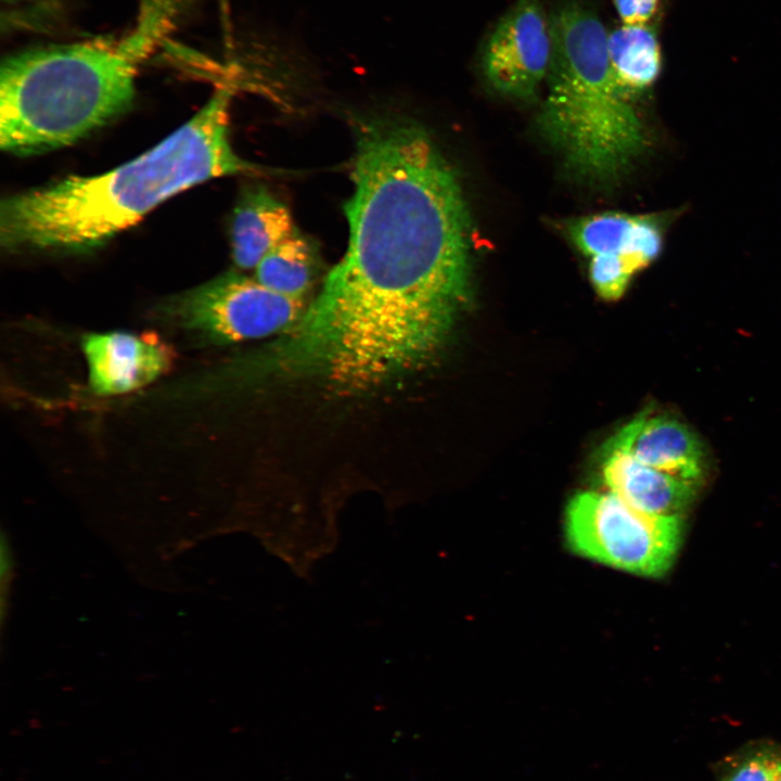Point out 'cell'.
Masks as SVG:
<instances>
[{
    "label": "cell",
    "mask_w": 781,
    "mask_h": 781,
    "mask_svg": "<svg viewBox=\"0 0 781 781\" xmlns=\"http://www.w3.org/2000/svg\"><path fill=\"white\" fill-rule=\"evenodd\" d=\"M609 56L619 91L639 93L650 88L662 68L658 37L651 24H622L609 33Z\"/></svg>",
    "instance_id": "cell-13"
},
{
    "label": "cell",
    "mask_w": 781,
    "mask_h": 781,
    "mask_svg": "<svg viewBox=\"0 0 781 781\" xmlns=\"http://www.w3.org/2000/svg\"><path fill=\"white\" fill-rule=\"evenodd\" d=\"M548 79L616 85L609 56V31L589 7L568 1L549 17Z\"/></svg>",
    "instance_id": "cell-8"
},
{
    "label": "cell",
    "mask_w": 781,
    "mask_h": 781,
    "mask_svg": "<svg viewBox=\"0 0 781 781\" xmlns=\"http://www.w3.org/2000/svg\"><path fill=\"white\" fill-rule=\"evenodd\" d=\"M347 249L266 348L280 377L366 389L423 364L470 297L471 220L458 177L414 123H357Z\"/></svg>",
    "instance_id": "cell-1"
},
{
    "label": "cell",
    "mask_w": 781,
    "mask_h": 781,
    "mask_svg": "<svg viewBox=\"0 0 781 781\" xmlns=\"http://www.w3.org/2000/svg\"><path fill=\"white\" fill-rule=\"evenodd\" d=\"M319 270L316 245L296 231L260 260L254 278L277 293L304 299Z\"/></svg>",
    "instance_id": "cell-14"
},
{
    "label": "cell",
    "mask_w": 781,
    "mask_h": 781,
    "mask_svg": "<svg viewBox=\"0 0 781 781\" xmlns=\"http://www.w3.org/2000/svg\"><path fill=\"white\" fill-rule=\"evenodd\" d=\"M661 0H613L622 24H650L660 8Z\"/></svg>",
    "instance_id": "cell-16"
},
{
    "label": "cell",
    "mask_w": 781,
    "mask_h": 781,
    "mask_svg": "<svg viewBox=\"0 0 781 781\" xmlns=\"http://www.w3.org/2000/svg\"><path fill=\"white\" fill-rule=\"evenodd\" d=\"M550 60V21L541 1L516 0L489 34L482 68L496 91L526 100L548 77Z\"/></svg>",
    "instance_id": "cell-6"
},
{
    "label": "cell",
    "mask_w": 781,
    "mask_h": 781,
    "mask_svg": "<svg viewBox=\"0 0 781 781\" xmlns=\"http://www.w3.org/2000/svg\"><path fill=\"white\" fill-rule=\"evenodd\" d=\"M3 1H7V2H16V1H20V0H3Z\"/></svg>",
    "instance_id": "cell-18"
},
{
    "label": "cell",
    "mask_w": 781,
    "mask_h": 781,
    "mask_svg": "<svg viewBox=\"0 0 781 781\" xmlns=\"http://www.w3.org/2000/svg\"><path fill=\"white\" fill-rule=\"evenodd\" d=\"M296 232L287 206L268 190H245L231 219V254L238 269L257 267L277 245Z\"/></svg>",
    "instance_id": "cell-12"
},
{
    "label": "cell",
    "mask_w": 781,
    "mask_h": 781,
    "mask_svg": "<svg viewBox=\"0 0 781 781\" xmlns=\"http://www.w3.org/2000/svg\"><path fill=\"white\" fill-rule=\"evenodd\" d=\"M623 451L654 469L695 483L702 449L693 433L675 418L641 413L620 428L604 451Z\"/></svg>",
    "instance_id": "cell-9"
},
{
    "label": "cell",
    "mask_w": 781,
    "mask_h": 781,
    "mask_svg": "<svg viewBox=\"0 0 781 781\" xmlns=\"http://www.w3.org/2000/svg\"><path fill=\"white\" fill-rule=\"evenodd\" d=\"M567 233L586 256L615 255L638 270L650 265L662 248L658 223L651 217L604 212L573 220Z\"/></svg>",
    "instance_id": "cell-10"
},
{
    "label": "cell",
    "mask_w": 781,
    "mask_h": 781,
    "mask_svg": "<svg viewBox=\"0 0 781 781\" xmlns=\"http://www.w3.org/2000/svg\"><path fill=\"white\" fill-rule=\"evenodd\" d=\"M638 269L615 255L589 257V277L597 293L606 300L619 298Z\"/></svg>",
    "instance_id": "cell-15"
},
{
    "label": "cell",
    "mask_w": 781,
    "mask_h": 781,
    "mask_svg": "<svg viewBox=\"0 0 781 781\" xmlns=\"http://www.w3.org/2000/svg\"><path fill=\"white\" fill-rule=\"evenodd\" d=\"M773 781H781V763H780V765H779V767H778V769H777V772H776V776H774V780H773Z\"/></svg>",
    "instance_id": "cell-17"
},
{
    "label": "cell",
    "mask_w": 781,
    "mask_h": 781,
    "mask_svg": "<svg viewBox=\"0 0 781 781\" xmlns=\"http://www.w3.org/2000/svg\"><path fill=\"white\" fill-rule=\"evenodd\" d=\"M305 300L277 293L240 272L229 271L166 299V320L213 344L284 333L303 316Z\"/></svg>",
    "instance_id": "cell-5"
},
{
    "label": "cell",
    "mask_w": 781,
    "mask_h": 781,
    "mask_svg": "<svg viewBox=\"0 0 781 781\" xmlns=\"http://www.w3.org/2000/svg\"><path fill=\"white\" fill-rule=\"evenodd\" d=\"M89 383L99 395L125 394L141 388L165 373L172 349L152 333H92L81 342Z\"/></svg>",
    "instance_id": "cell-7"
},
{
    "label": "cell",
    "mask_w": 781,
    "mask_h": 781,
    "mask_svg": "<svg viewBox=\"0 0 781 781\" xmlns=\"http://www.w3.org/2000/svg\"><path fill=\"white\" fill-rule=\"evenodd\" d=\"M231 91L218 89L185 124L138 157L101 175L71 176L1 202L0 243L10 253H84L205 181L260 172L230 140Z\"/></svg>",
    "instance_id": "cell-2"
},
{
    "label": "cell",
    "mask_w": 781,
    "mask_h": 781,
    "mask_svg": "<svg viewBox=\"0 0 781 781\" xmlns=\"http://www.w3.org/2000/svg\"><path fill=\"white\" fill-rule=\"evenodd\" d=\"M159 18L118 42H81L27 50L0 72V146L15 155L71 145L126 112L140 61Z\"/></svg>",
    "instance_id": "cell-3"
},
{
    "label": "cell",
    "mask_w": 781,
    "mask_h": 781,
    "mask_svg": "<svg viewBox=\"0 0 781 781\" xmlns=\"http://www.w3.org/2000/svg\"><path fill=\"white\" fill-rule=\"evenodd\" d=\"M565 529L569 546L584 556L630 573L660 576L679 547L681 517L648 514L611 491H582L567 505Z\"/></svg>",
    "instance_id": "cell-4"
},
{
    "label": "cell",
    "mask_w": 781,
    "mask_h": 781,
    "mask_svg": "<svg viewBox=\"0 0 781 781\" xmlns=\"http://www.w3.org/2000/svg\"><path fill=\"white\" fill-rule=\"evenodd\" d=\"M602 475L611 492L652 515L680 516L694 494V483L649 466L623 451H604Z\"/></svg>",
    "instance_id": "cell-11"
}]
</instances>
